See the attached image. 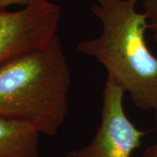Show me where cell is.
Here are the masks:
<instances>
[{
	"label": "cell",
	"instance_id": "obj_4",
	"mask_svg": "<svg viewBox=\"0 0 157 157\" xmlns=\"http://www.w3.org/2000/svg\"><path fill=\"white\" fill-rule=\"evenodd\" d=\"M124 88L107 78L102 94L101 121L89 143L71 150L67 157H131L147 131L137 128L126 114Z\"/></svg>",
	"mask_w": 157,
	"mask_h": 157
},
{
	"label": "cell",
	"instance_id": "obj_6",
	"mask_svg": "<svg viewBox=\"0 0 157 157\" xmlns=\"http://www.w3.org/2000/svg\"><path fill=\"white\" fill-rule=\"evenodd\" d=\"M143 7L149 29L153 32L154 40L157 42V0H144Z\"/></svg>",
	"mask_w": 157,
	"mask_h": 157
},
{
	"label": "cell",
	"instance_id": "obj_2",
	"mask_svg": "<svg viewBox=\"0 0 157 157\" xmlns=\"http://www.w3.org/2000/svg\"><path fill=\"white\" fill-rule=\"evenodd\" d=\"M71 73L58 35L0 67V117L53 136L67 117Z\"/></svg>",
	"mask_w": 157,
	"mask_h": 157
},
{
	"label": "cell",
	"instance_id": "obj_3",
	"mask_svg": "<svg viewBox=\"0 0 157 157\" xmlns=\"http://www.w3.org/2000/svg\"><path fill=\"white\" fill-rule=\"evenodd\" d=\"M60 7L48 0H34L21 10L0 7V67L47 44L57 35Z\"/></svg>",
	"mask_w": 157,
	"mask_h": 157
},
{
	"label": "cell",
	"instance_id": "obj_7",
	"mask_svg": "<svg viewBox=\"0 0 157 157\" xmlns=\"http://www.w3.org/2000/svg\"><path fill=\"white\" fill-rule=\"evenodd\" d=\"M33 1L34 0H0V7L8 8L11 6H25Z\"/></svg>",
	"mask_w": 157,
	"mask_h": 157
},
{
	"label": "cell",
	"instance_id": "obj_5",
	"mask_svg": "<svg viewBox=\"0 0 157 157\" xmlns=\"http://www.w3.org/2000/svg\"><path fill=\"white\" fill-rule=\"evenodd\" d=\"M39 134L30 124L0 117V157H42Z\"/></svg>",
	"mask_w": 157,
	"mask_h": 157
},
{
	"label": "cell",
	"instance_id": "obj_1",
	"mask_svg": "<svg viewBox=\"0 0 157 157\" xmlns=\"http://www.w3.org/2000/svg\"><path fill=\"white\" fill-rule=\"evenodd\" d=\"M139 0H97L91 11L102 25L101 33L77 45L81 53L96 59L107 78L121 86L141 110L157 108V57L145 39L148 21L136 11Z\"/></svg>",
	"mask_w": 157,
	"mask_h": 157
},
{
	"label": "cell",
	"instance_id": "obj_8",
	"mask_svg": "<svg viewBox=\"0 0 157 157\" xmlns=\"http://www.w3.org/2000/svg\"><path fill=\"white\" fill-rule=\"evenodd\" d=\"M155 119L157 125V108L155 110ZM141 157H157V141L155 144L146 148Z\"/></svg>",
	"mask_w": 157,
	"mask_h": 157
}]
</instances>
